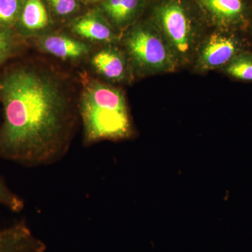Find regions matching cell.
<instances>
[{"label":"cell","mask_w":252,"mask_h":252,"mask_svg":"<svg viewBox=\"0 0 252 252\" xmlns=\"http://www.w3.org/2000/svg\"><path fill=\"white\" fill-rule=\"evenodd\" d=\"M0 158L28 167L59 161L75 126L72 101L62 81L42 68L18 66L0 79Z\"/></svg>","instance_id":"obj_1"},{"label":"cell","mask_w":252,"mask_h":252,"mask_svg":"<svg viewBox=\"0 0 252 252\" xmlns=\"http://www.w3.org/2000/svg\"><path fill=\"white\" fill-rule=\"evenodd\" d=\"M79 113L87 145L125 140L132 135L125 96L114 86L97 81L88 84L81 94Z\"/></svg>","instance_id":"obj_2"},{"label":"cell","mask_w":252,"mask_h":252,"mask_svg":"<svg viewBox=\"0 0 252 252\" xmlns=\"http://www.w3.org/2000/svg\"><path fill=\"white\" fill-rule=\"evenodd\" d=\"M188 0H159L153 22L171 49L179 66L195 59L203 41L201 23Z\"/></svg>","instance_id":"obj_3"},{"label":"cell","mask_w":252,"mask_h":252,"mask_svg":"<svg viewBox=\"0 0 252 252\" xmlns=\"http://www.w3.org/2000/svg\"><path fill=\"white\" fill-rule=\"evenodd\" d=\"M124 43L127 59L139 74L171 72L179 67L171 49L153 22L132 26L124 36Z\"/></svg>","instance_id":"obj_4"},{"label":"cell","mask_w":252,"mask_h":252,"mask_svg":"<svg viewBox=\"0 0 252 252\" xmlns=\"http://www.w3.org/2000/svg\"><path fill=\"white\" fill-rule=\"evenodd\" d=\"M252 47L250 36L236 32L215 30L204 38L195 56L199 70H221L237 55Z\"/></svg>","instance_id":"obj_5"},{"label":"cell","mask_w":252,"mask_h":252,"mask_svg":"<svg viewBox=\"0 0 252 252\" xmlns=\"http://www.w3.org/2000/svg\"><path fill=\"white\" fill-rule=\"evenodd\" d=\"M215 30L236 32L251 37L252 0H195Z\"/></svg>","instance_id":"obj_6"},{"label":"cell","mask_w":252,"mask_h":252,"mask_svg":"<svg viewBox=\"0 0 252 252\" xmlns=\"http://www.w3.org/2000/svg\"><path fill=\"white\" fill-rule=\"evenodd\" d=\"M46 245L36 238L26 220L0 229V252H44Z\"/></svg>","instance_id":"obj_7"},{"label":"cell","mask_w":252,"mask_h":252,"mask_svg":"<svg viewBox=\"0 0 252 252\" xmlns=\"http://www.w3.org/2000/svg\"><path fill=\"white\" fill-rule=\"evenodd\" d=\"M72 29L81 37L97 42L112 43L117 39L111 25L97 12L78 18L72 23Z\"/></svg>","instance_id":"obj_8"},{"label":"cell","mask_w":252,"mask_h":252,"mask_svg":"<svg viewBox=\"0 0 252 252\" xmlns=\"http://www.w3.org/2000/svg\"><path fill=\"white\" fill-rule=\"evenodd\" d=\"M94 67L104 77L113 81H122L127 78L128 64L126 56L115 47L101 50L92 59Z\"/></svg>","instance_id":"obj_9"},{"label":"cell","mask_w":252,"mask_h":252,"mask_svg":"<svg viewBox=\"0 0 252 252\" xmlns=\"http://www.w3.org/2000/svg\"><path fill=\"white\" fill-rule=\"evenodd\" d=\"M39 44L45 52L62 59H81L90 51V47L85 43L62 34L41 36Z\"/></svg>","instance_id":"obj_10"},{"label":"cell","mask_w":252,"mask_h":252,"mask_svg":"<svg viewBox=\"0 0 252 252\" xmlns=\"http://www.w3.org/2000/svg\"><path fill=\"white\" fill-rule=\"evenodd\" d=\"M17 24L21 32L26 35L47 28L50 18L42 0H26Z\"/></svg>","instance_id":"obj_11"},{"label":"cell","mask_w":252,"mask_h":252,"mask_svg":"<svg viewBox=\"0 0 252 252\" xmlns=\"http://www.w3.org/2000/svg\"><path fill=\"white\" fill-rule=\"evenodd\" d=\"M143 6V0H103L102 9L119 28L130 24Z\"/></svg>","instance_id":"obj_12"},{"label":"cell","mask_w":252,"mask_h":252,"mask_svg":"<svg viewBox=\"0 0 252 252\" xmlns=\"http://www.w3.org/2000/svg\"><path fill=\"white\" fill-rule=\"evenodd\" d=\"M220 71L234 80L252 82V47L237 55Z\"/></svg>","instance_id":"obj_13"},{"label":"cell","mask_w":252,"mask_h":252,"mask_svg":"<svg viewBox=\"0 0 252 252\" xmlns=\"http://www.w3.org/2000/svg\"><path fill=\"white\" fill-rule=\"evenodd\" d=\"M26 0H0V29L10 30L19 20Z\"/></svg>","instance_id":"obj_14"},{"label":"cell","mask_w":252,"mask_h":252,"mask_svg":"<svg viewBox=\"0 0 252 252\" xmlns=\"http://www.w3.org/2000/svg\"><path fill=\"white\" fill-rule=\"evenodd\" d=\"M0 205L9 209L11 212L18 213L23 211L25 201L18 194L13 191L0 175Z\"/></svg>","instance_id":"obj_15"},{"label":"cell","mask_w":252,"mask_h":252,"mask_svg":"<svg viewBox=\"0 0 252 252\" xmlns=\"http://www.w3.org/2000/svg\"><path fill=\"white\" fill-rule=\"evenodd\" d=\"M55 12L59 16H66L73 14L79 7L77 0H48Z\"/></svg>","instance_id":"obj_16"},{"label":"cell","mask_w":252,"mask_h":252,"mask_svg":"<svg viewBox=\"0 0 252 252\" xmlns=\"http://www.w3.org/2000/svg\"><path fill=\"white\" fill-rule=\"evenodd\" d=\"M14 46V39L10 30L0 29V54L9 55Z\"/></svg>","instance_id":"obj_17"},{"label":"cell","mask_w":252,"mask_h":252,"mask_svg":"<svg viewBox=\"0 0 252 252\" xmlns=\"http://www.w3.org/2000/svg\"><path fill=\"white\" fill-rule=\"evenodd\" d=\"M8 56L9 55L0 54V64H2V63L6 59Z\"/></svg>","instance_id":"obj_18"},{"label":"cell","mask_w":252,"mask_h":252,"mask_svg":"<svg viewBox=\"0 0 252 252\" xmlns=\"http://www.w3.org/2000/svg\"><path fill=\"white\" fill-rule=\"evenodd\" d=\"M85 3H94L97 1H101V0H82Z\"/></svg>","instance_id":"obj_19"},{"label":"cell","mask_w":252,"mask_h":252,"mask_svg":"<svg viewBox=\"0 0 252 252\" xmlns=\"http://www.w3.org/2000/svg\"><path fill=\"white\" fill-rule=\"evenodd\" d=\"M251 39H252V32H251Z\"/></svg>","instance_id":"obj_20"}]
</instances>
